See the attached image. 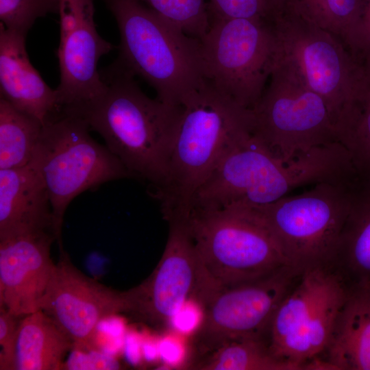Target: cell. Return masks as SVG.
<instances>
[{
    "instance_id": "52a82bcc",
    "label": "cell",
    "mask_w": 370,
    "mask_h": 370,
    "mask_svg": "<svg viewBox=\"0 0 370 370\" xmlns=\"http://www.w3.org/2000/svg\"><path fill=\"white\" fill-rule=\"evenodd\" d=\"M204 80L221 95L251 110L278 60L272 21L210 16L199 40Z\"/></svg>"
},
{
    "instance_id": "4fadbf2b",
    "label": "cell",
    "mask_w": 370,
    "mask_h": 370,
    "mask_svg": "<svg viewBox=\"0 0 370 370\" xmlns=\"http://www.w3.org/2000/svg\"><path fill=\"white\" fill-rule=\"evenodd\" d=\"M95 0H58L60 82L56 89L62 111L73 112L91 103L105 90L99 59L114 49L98 33Z\"/></svg>"
},
{
    "instance_id": "d6986e66",
    "label": "cell",
    "mask_w": 370,
    "mask_h": 370,
    "mask_svg": "<svg viewBox=\"0 0 370 370\" xmlns=\"http://www.w3.org/2000/svg\"><path fill=\"white\" fill-rule=\"evenodd\" d=\"M325 353L336 370H370V288L350 286Z\"/></svg>"
},
{
    "instance_id": "cb8c5ba5",
    "label": "cell",
    "mask_w": 370,
    "mask_h": 370,
    "mask_svg": "<svg viewBox=\"0 0 370 370\" xmlns=\"http://www.w3.org/2000/svg\"><path fill=\"white\" fill-rule=\"evenodd\" d=\"M358 175H370V73L361 97L337 132Z\"/></svg>"
},
{
    "instance_id": "7c38bea8",
    "label": "cell",
    "mask_w": 370,
    "mask_h": 370,
    "mask_svg": "<svg viewBox=\"0 0 370 370\" xmlns=\"http://www.w3.org/2000/svg\"><path fill=\"white\" fill-rule=\"evenodd\" d=\"M168 223V239L158 265L140 284L124 291L126 312L160 328L169 325L188 299L204 304L209 296L186 223Z\"/></svg>"
},
{
    "instance_id": "8992f818",
    "label": "cell",
    "mask_w": 370,
    "mask_h": 370,
    "mask_svg": "<svg viewBox=\"0 0 370 370\" xmlns=\"http://www.w3.org/2000/svg\"><path fill=\"white\" fill-rule=\"evenodd\" d=\"M90 130L81 117L61 112L43 125L29 163L48 193L60 249L63 248L64 216L74 198L106 182L132 178L118 158L92 138Z\"/></svg>"
},
{
    "instance_id": "ffe728a7",
    "label": "cell",
    "mask_w": 370,
    "mask_h": 370,
    "mask_svg": "<svg viewBox=\"0 0 370 370\" xmlns=\"http://www.w3.org/2000/svg\"><path fill=\"white\" fill-rule=\"evenodd\" d=\"M73 341L44 311L40 310L20 321L13 370L63 369L64 358Z\"/></svg>"
},
{
    "instance_id": "5b68a950",
    "label": "cell",
    "mask_w": 370,
    "mask_h": 370,
    "mask_svg": "<svg viewBox=\"0 0 370 370\" xmlns=\"http://www.w3.org/2000/svg\"><path fill=\"white\" fill-rule=\"evenodd\" d=\"M272 23L278 40V59L321 97L336 131L360 98L370 66L336 36L283 4Z\"/></svg>"
},
{
    "instance_id": "9c48e42d",
    "label": "cell",
    "mask_w": 370,
    "mask_h": 370,
    "mask_svg": "<svg viewBox=\"0 0 370 370\" xmlns=\"http://www.w3.org/2000/svg\"><path fill=\"white\" fill-rule=\"evenodd\" d=\"M354 181L350 184H316L301 193L251 208L267 226L289 263L303 271L331 262Z\"/></svg>"
},
{
    "instance_id": "8fae6325",
    "label": "cell",
    "mask_w": 370,
    "mask_h": 370,
    "mask_svg": "<svg viewBox=\"0 0 370 370\" xmlns=\"http://www.w3.org/2000/svg\"><path fill=\"white\" fill-rule=\"evenodd\" d=\"M284 267L256 280L217 292L205 306L204 321L193 334L199 359L241 338L267 342L273 317L301 273Z\"/></svg>"
},
{
    "instance_id": "f1b7e54d",
    "label": "cell",
    "mask_w": 370,
    "mask_h": 370,
    "mask_svg": "<svg viewBox=\"0 0 370 370\" xmlns=\"http://www.w3.org/2000/svg\"><path fill=\"white\" fill-rule=\"evenodd\" d=\"M18 317L0 306V369L13 370Z\"/></svg>"
},
{
    "instance_id": "7402d4cb",
    "label": "cell",
    "mask_w": 370,
    "mask_h": 370,
    "mask_svg": "<svg viewBox=\"0 0 370 370\" xmlns=\"http://www.w3.org/2000/svg\"><path fill=\"white\" fill-rule=\"evenodd\" d=\"M43 125L0 97V169L30 162Z\"/></svg>"
},
{
    "instance_id": "277c9868",
    "label": "cell",
    "mask_w": 370,
    "mask_h": 370,
    "mask_svg": "<svg viewBox=\"0 0 370 370\" xmlns=\"http://www.w3.org/2000/svg\"><path fill=\"white\" fill-rule=\"evenodd\" d=\"M186 223L206 284L212 293L292 266L250 207L192 212Z\"/></svg>"
},
{
    "instance_id": "44dd1931",
    "label": "cell",
    "mask_w": 370,
    "mask_h": 370,
    "mask_svg": "<svg viewBox=\"0 0 370 370\" xmlns=\"http://www.w3.org/2000/svg\"><path fill=\"white\" fill-rule=\"evenodd\" d=\"M282 4L336 36L357 58L361 0H282Z\"/></svg>"
},
{
    "instance_id": "e0dca14e",
    "label": "cell",
    "mask_w": 370,
    "mask_h": 370,
    "mask_svg": "<svg viewBox=\"0 0 370 370\" xmlns=\"http://www.w3.org/2000/svg\"><path fill=\"white\" fill-rule=\"evenodd\" d=\"M37 231L54 234L51 202L41 177L29 164L0 169V239Z\"/></svg>"
},
{
    "instance_id": "ba28073f",
    "label": "cell",
    "mask_w": 370,
    "mask_h": 370,
    "mask_svg": "<svg viewBox=\"0 0 370 370\" xmlns=\"http://www.w3.org/2000/svg\"><path fill=\"white\" fill-rule=\"evenodd\" d=\"M349 288L331 264L304 270L271 321L267 338L271 353L301 370L325 353Z\"/></svg>"
},
{
    "instance_id": "4316f807",
    "label": "cell",
    "mask_w": 370,
    "mask_h": 370,
    "mask_svg": "<svg viewBox=\"0 0 370 370\" xmlns=\"http://www.w3.org/2000/svg\"><path fill=\"white\" fill-rule=\"evenodd\" d=\"M282 0H208L209 16L272 21Z\"/></svg>"
},
{
    "instance_id": "30bf717a",
    "label": "cell",
    "mask_w": 370,
    "mask_h": 370,
    "mask_svg": "<svg viewBox=\"0 0 370 370\" xmlns=\"http://www.w3.org/2000/svg\"><path fill=\"white\" fill-rule=\"evenodd\" d=\"M251 112L252 134L284 161L338 142L323 100L278 59Z\"/></svg>"
},
{
    "instance_id": "6da1fadb",
    "label": "cell",
    "mask_w": 370,
    "mask_h": 370,
    "mask_svg": "<svg viewBox=\"0 0 370 370\" xmlns=\"http://www.w3.org/2000/svg\"><path fill=\"white\" fill-rule=\"evenodd\" d=\"M101 76L106 87L91 103L69 114L83 119L132 177L143 180L151 195L165 184L181 106L151 99L118 60Z\"/></svg>"
},
{
    "instance_id": "83f0119b",
    "label": "cell",
    "mask_w": 370,
    "mask_h": 370,
    "mask_svg": "<svg viewBox=\"0 0 370 370\" xmlns=\"http://www.w3.org/2000/svg\"><path fill=\"white\" fill-rule=\"evenodd\" d=\"M205 315L204 305L195 297L186 300L171 319L173 331L184 336L194 334L201 327Z\"/></svg>"
},
{
    "instance_id": "603a6c76",
    "label": "cell",
    "mask_w": 370,
    "mask_h": 370,
    "mask_svg": "<svg viewBox=\"0 0 370 370\" xmlns=\"http://www.w3.org/2000/svg\"><path fill=\"white\" fill-rule=\"evenodd\" d=\"M191 367L201 370H300L297 365L275 358L267 342L258 338L230 341Z\"/></svg>"
},
{
    "instance_id": "7a4b0ae2",
    "label": "cell",
    "mask_w": 370,
    "mask_h": 370,
    "mask_svg": "<svg viewBox=\"0 0 370 370\" xmlns=\"http://www.w3.org/2000/svg\"><path fill=\"white\" fill-rule=\"evenodd\" d=\"M164 186L151 195L164 219L186 220L191 198L225 153L252 132L251 110L221 95L205 80L180 105Z\"/></svg>"
},
{
    "instance_id": "f546056e",
    "label": "cell",
    "mask_w": 370,
    "mask_h": 370,
    "mask_svg": "<svg viewBox=\"0 0 370 370\" xmlns=\"http://www.w3.org/2000/svg\"><path fill=\"white\" fill-rule=\"evenodd\" d=\"M73 352L64 369H117L119 362L112 356L103 353L96 347L90 349L72 348Z\"/></svg>"
},
{
    "instance_id": "5bb4252c",
    "label": "cell",
    "mask_w": 370,
    "mask_h": 370,
    "mask_svg": "<svg viewBox=\"0 0 370 370\" xmlns=\"http://www.w3.org/2000/svg\"><path fill=\"white\" fill-rule=\"evenodd\" d=\"M40 310L73 341V348L90 349L96 329L104 318L126 312L124 291L113 290L86 275L60 249Z\"/></svg>"
},
{
    "instance_id": "ac0fdd59",
    "label": "cell",
    "mask_w": 370,
    "mask_h": 370,
    "mask_svg": "<svg viewBox=\"0 0 370 370\" xmlns=\"http://www.w3.org/2000/svg\"><path fill=\"white\" fill-rule=\"evenodd\" d=\"M330 264L350 286L370 288V175L353 183L348 211Z\"/></svg>"
},
{
    "instance_id": "2e32d148",
    "label": "cell",
    "mask_w": 370,
    "mask_h": 370,
    "mask_svg": "<svg viewBox=\"0 0 370 370\" xmlns=\"http://www.w3.org/2000/svg\"><path fill=\"white\" fill-rule=\"evenodd\" d=\"M25 37L0 23V97L45 125L61 110L56 90L29 61Z\"/></svg>"
},
{
    "instance_id": "3957f363",
    "label": "cell",
    "mask_w": 370,
    "mask_h": 370,
    "mask_svg": "<svg viewBox=\"0 0 370 370\" xmlns=\"http://www.w3.org/2000/svg\"><path fill=\"white\" fill-rule=\"evenodd\" d=\"M103 1L120 33L117 60L147 82L160 101L180 106L204 81L199 40L139 0Z\"/></svg>"
},
{
    "instance_id": "9a60e30c",
    "label": "cell",
    "mask_w": 370,
    "mask_h": 370,
    "mask_svg": "<svg viewBox=\"0 0 370 370\" xmlns=\"http://www.w3.org/2000/svg\"><path fill=\"white\" fill-rule=\"evenodd\" d=\"M50 231L0 239V306L21 317L40 310L54 267Z\"/></svg>"
},
{
    "instance_id": "d4e9b609",
    "label": "cell",
    "mask_w": 370,
    "mask_h": 370,
    "mask_svg": "<svg viewBox=\"0 0 370 370\" xmlns=\"http://www.w3.org/2000/svg\"><path fill=\"white\" fill-rule=\"evenodd\" d=\"M187 35L200 40L210 26L206 0H139Z\"/></svg>"
},
{
    "instance_id": "1f68e13d",
    "label": "cell",
    "mask_w": 370,
    "mask_h": 370,
    "mask_svg": "<svg viewBox=\"0 0 370 370\" xmlns=\"http://www.w3.org/2000/svg\"><path fill=\"white\" fill-rule=\"evenodd\" d=\"M356 56L370 66V0H361Z\"/></svg>"
},
{
    "instance_id": "484cf974",
    "label": "cell",
    "mask_w": 370,
    "mask_h": 370,
    "mask_svg": "<svg viewBox=\"0 0 370 370\" xmlns=\"http://www.w3.org/2000/svg\"><path fill=\"white\" fill-rule=\"evenodd\" d=\"M58 12V0H0L1 24L25 36L38 18Z\"/></svg>"
},
{
    "instance_id": "4dcf8cb0",
    "label": "cell",
    "mask_w": 370,
    "mask_h": 370,
    "mask_svg": "<svg viewBox=\"0 0 370 370\" xmlns=\"http://www.w3.org/2000/svg\"><path fill=\"white\" fill-rule=\"evenodd\" d=\"M182 336L173 331L164 336L158 344L159 356L169 366L178 367L186 358V345Z\"/></svg>"
}]
</instances>
